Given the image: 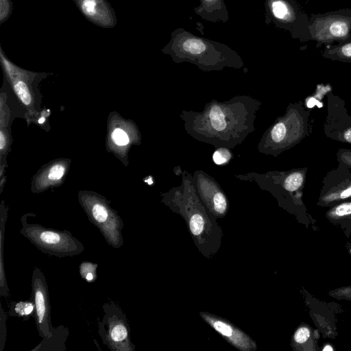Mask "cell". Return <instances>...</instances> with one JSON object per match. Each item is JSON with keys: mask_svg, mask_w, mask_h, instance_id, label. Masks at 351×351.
I'll return each instance as SVG.
<instances>
[{"mask_svg": "<svg viewBox=\"0 0 351 351\" xmlns=\"http://www.w3.org/2000/svg\"><path fill=\"white\" fill-rule=\"evenodd\" d=\"M98 264L90 261H83L79 267L81 277L86 282L92 283L97 279Z\"/></svg>", "mask_w": 351, "mask_h": 351, "instance_id": "44dd1931", "label": "cell"}, {"mask_svg": "<svg viewBox=\"0 0 351 351\" xmlns=\"http://www.w3.org/2000/svg\"><path fill=\"white\" fill-rule=\"evenodd\" d=\"M69 335V328L63 325L53 328L51 335L43 338V340L31 351H65Z\"/></svg>", "mask_w": 351, "mask_h": 351, "instance_id": "e0dca14e", "label": "cell"}, {"mask_svg": "<svg viewBox=\"0 0 351 351\" xmlns=\"http://www.w3.org/2000/svg\"><path fill=\"white\" fill-rule=\"evenodd\" d=\"M32 298L35 304V322L40 337L51 335V304L47 282L44 274L36 267L32 276Z\"/></svg>", "mask_w": 351, "mask_h": 351, "instance_id": "30bf717a", "label": "cell"}, {"mask_svg": "<svg viewBox=\"0 0 351 351\" xmlns=\"http://www.w3.org/2000/svg\"><path fill=\"white\" fill-rule=\"evenodd\" d=\"M161 51L176 63H191L205 72L244 67L243 58L227 45L193 34L182 27L171 33L169 41Z\"/></svg>", "mask_w": 351, "mask_h": 351, "instance_id": "7a4b0ae2", "label": "cell"}, {"mask_svg": "<svg viewBox=\"0 0 351 351\" xmlns=\"http://www.w3.org/2000/svg\"><path fill=\"white\" fill-rule=\"evenodd\" d=\"M6 314L0 305V351H3L6 341Z\"/></svg>", "mask_w": 351, "mask_h": 351, "instance_id": "cb8c5ba5", "label": "cell"}, {"mask_svg": "<svg viewBox=\"0 0 351 351\" xmlns=\"http://www.w3.org/2000/svg\"><path fill=\"white\" fill-rule=\"evenodd\" d=\"M14 88L21 101L29 105L32 99L27 85L23 81H19L14 84Z\"/></svg>", "mask_w": 351, "mask_h": 351, "instance_id": "603a6c76", "label": "cell"}, {"mask_svg": "<svg viewBox=\"0 0 351 351\" xmlns=\"http://www.w3.org/2000/svg\"><path fill=\"white\" fill-rule=\"evenodd\" d=\"M90 221L95 225L111 247L119 249L123 245V222L117 213L106 204L95 199L84 204Z\"/></svg>", "mask_w": 351, "mask_h": 351, "instance_id": "52a82bcc", "label": "cell"}, {"mask_svg": "<svg viewBox=\"0 0 351 351\" xmlns=\"http://www.w3.org/2000/svg\"><path fill=\"white\" fill-rule=\"evenodd\" d=\"M0 145H1V149H3L5 145V137L3 136V134L2 132H1V134H0Z\"/></svg>", "mask_w": 351, "mask_h": 351, "instance_id": "f546056e", "label": "cell"}, {"mask_svg": "<svg viewBox=\"0 0 351 351\" xmlns=\"http://www.w3.org/2000/svg\"><path fill=\"white\" fill-rule=\"evenodd\" d=\"M310 111L302 101L290 103L282 116L264 132L257 149L260 153L278 157L299 144L313 132Z\"/></svg>", "mask_w": 351, "mask_h": 351, "instance_id": "3957f363", "label": "cell"}, {"mask_svg": "<svg viewBox=\"0 0 351 351\" xmlns=\"http://www.w3.org/2000/svg\"><path fill=\"white\" fill-rule=\"evenodd\" d=\"M196 192L208 212L217 217H223L228 210V199L219 183L202 170L192 176Z\"/></svg>", "mask_w": 351, "mask_h": 351, "instance_id": "9c48e42d", "label": "cell"}, {"mask_svg": "<svg viewBox=\"0 0 351 351\" xmlns=\"http://www.w3.org/2000/svg\"><path fill=\"white\" fill-rule=\"evenodd\" d=\"M351 197V167L338 162L329 171L322 181L319 202L330 204Z\"/></svg>", "mask_w": 351, "mask_h": 351, "instance_id": "7c38bea8", "label": "cell"}, {"mask_svg": "<svg viewBox=\"0 0 351 351\" xmlns=\"http://www.w3.org/2000/svg\"><path fill=\"white\" fill-rule=\"evenodd\" d=\"M33 214L21 218L20 233L41 252L59 258L73 256L84 251L83 244L66 230H60L28 222Z\"/></svg>", "mask_w": 351, "mask_h": 351, "instance_id": "277c9868", "label": "cell"}, {"mask_svg": "<svg viewBox=\"0 0 351 351\" xmlns=\"http://www.w3.org/2000/svg\"><path fill=\"white\" fill-rule=\"evenodd\" d=\"M265 23L291 30L298 20V12L291 0H265Z\"/></svg>", "mask_w": 351, "mask_h": 351, "instance_id": "5bb4252c", "label": "cell"}, {"mask_svg": "<svg viewBox=\"0 0 351 351\" xmlns=\"http://www.w3.org/2000/svg\"><path fill=\"white\" fill-rule=\"evenodd\" d=\"M11 11L10 0H0V21L3 23L9 16Z\"/></svg>", "mask_w": 351, "mask_h": 351, "instance_id": "4316f807", "label": "cell"}, {"mask_svg": "<svg viewBox=\"0 0 351 351\" xmlns=\"http://www.w3.org/2000/svg\"><path fill=\"white\" fill-rule=\"evenodd\" d=\"M7 213L5 210H1L0 218V295L2 297L8 298L10 295L9 288L7 283L5 265H4V239Z\"/></svg>", "mask_w": 351, "mask_h": 351, "instance_id": "ac0fdd59", "label": "cell"}, {"mask_svg": "<svg viewBox=\"0 0 351 351\" xmlns=\"http://www.w3.org/2000/svg\"><path fill=\"white\" fill-rule=\"evenodd\" d=\"M104 315L98 325L103 343L112 351H134L130 328L123 311L113 302L103 305Z\"/></svg>", "mask_w": 351, "mask_h": 351, "instance_id": "8992f818", "label": "cell"}, {"mask_svg": "<svg viewBox=\"0 0 351 351\" xmlns=\"http://www.w3.org/2000/svg\"><path fill=\"white\" fill-rule=\"evenodd\" d=\"M182 176L180 186L173 187L164 194L166 204L179 210L186 217L191 234L200 237L209 222L207 209L200 200L193 183V174L177 167Z\"/></svg>", "mask_w": 351, "mask_h": 351, "instance_id": "5b68a950", "label": "cell"}, {"mask_svg": "<svg viewBox=\"0 0 351 351\" xmlns=\"http://www.w3.org/2000/svg\"><path fill=\"white\" fill-rule=\"evenodd\" d=\"M323 129L327 138L351 144V115L346 101L332 91L327 95V114Z\"/></svg>", "mask_w": 351, "mask_h": 351, "instance_id": "ba28073f", "label": "cell"}, {"mask_svg": "<svg viewBox=\"0 0 351 351\" xmlns=\"http://www.w3.org/2000/svg\"><path fill=\"white\" fill-rule=\"evenodd\" d=\"M233 156L231 149L220 147L215 149L213 154V160L216 165H222L228 163Z\"/></svg>", "mask_w": 351, "mask_h": 351, "instance_id": "7402d4cb", "label": "cell"}, {"mask_svg": "<svg viewBox=\"0 0 351 351\" xmlns=\"http://www.w3.org/2000/svg\"><path fill=\"white\" fill-rule=\"evenodd\" d=\"M45 121V119L44 117H41L39 120H38V123H44V121Z\"/></svg>", "mask_w": 351, "mask_h": 351, "instance_id": "1f68e13d", "label": "cell"}, {"mask_svg": "<svg viewBox=\"0 0 351 351\" xmlns=\"http://www.w3.org/2000/svg\"><path fill=\"white\" fill-rule=\"evenodd\" d=\"M323 56L332 60L351 62V41L325 51Z\"/></svg>", "mask_w": 351, "mask_h": 351, "instance_id": "ffe728a7", "label": "cell"}, {"mask_svg": "<svg viewBox=\"0 0 351 351\" xmlns=\"http://www.w3.org/2000/svg\"><path fill=\"white\" fill-rule=\"evenodd\" d=\"M113 141L118 145H125L128 143L129 138L127 134L121 129H115L112 134Z\"/></svg>", "mask_w": 351, "mask_h": 351, "instance_id": "484cf974", "label": "cell"}, {"mask_svg": "<svg viewBox=\"0 0 351 351\" xmlns=\"http://www.w3.org/2000/svg\"><path fill=\"white\" fill-rule=\"evenodd\" d=\"M35 313V304L32 299L13 303L10 308L9 315L13 317H22L27 320Z\"/></svg>", "mask_w": 351, "mask_h": 351, "instance_id": "d6986e66", "label": "cell"}, {"mask_svg": "<svg viewBox=\"0 0 351 351\" xmlns=\"http://www.w3.org/2000/svg\"><path fill=\"white\" fill-rule=\"evenodd\" d=\"M261 101L250 95H237L225 101L213 99L200 112L182 110L184 128L194 139L231 149L255 130Z\"/></svg>", "mask_w": 351, "mask_h": 351, "instance_id": "6da1fadb", "label": "cell"}, {"mask_svg": "<svg viewBox=\"0 0 351 351\" xmlns=\"http://www.w3.org/2000/svg\"><path fill=\"white\" fill-rule=\"evenodd\" d=\"M82 13L92 23L102 27H112L116 19L106 0H75Z\"/></svg>", "mask_w": 351, "mask_h": 351, "instance_id": "9a60e30c", "label": "cell"}, {"mask_svg": "<svg viewBox=\"0 0 351 351\" xmlns=\"http://www.w3.org/2000/svg\"><path fill=\"white\" fill-rule=\"evenodd\" d=\"M324 351L332 350V348L330 346H326L323 349Z\"/></svg>", "mask_w": 351, "mask_h": 351, "instance_id": "4dcf8cb0", "label": "cell"}, {"mask_svg": "<svg viewBox=\"0 0 351 351\" xmlns=\"http://www.w3.org/2000/svg\"><path fill=\"white\" fill-rule=\"evenodd\" d=\"M309 30L313 38L319 43L346 40L350 37L351 18L337 14L319 16L315 18Z\"/></svg>", "mask_w": 351, "mask_h": 351, "instance_id": "8fae6325", "label": "cell"}, {"mask_svg": "<svg viewBox=\"0 0 351 351\" xmlns=\"http://www.w3.org/2000/svg\"><path fill=\"white\" fill-rule=\"evenodd\" d=\"M195 13L203 20L210 23H226L229 14L224 0H199L194 8Z\"/></svg>", "mask_w": 351, "mask_h": 351, "instance_id": "2e32d148", "label": "cell"}, {"mask_svg": "<svg viewBox=\"0 0 351 351\" xmlns=\"http://www.w3.org/2000/svg\"><path fill=\"white\" fill-rule=\"evenodd\" d=\"M309 336L310 331L307 328H300L294 335V340L298 343H302L307 341Z\"/></svg>", "mask_w": 351, "mask_h": 351, "instance_id": "83f0119b", "label": "cell"}, {"mask_svg": "<svg viewBox=\"0 0 351 351\" xmlns=\"http://www.w3.org/2000/svg\"><path fill=\"white\" fill-rule=\"evenodd\" d=\"M64 172V167L60 165H54L51 168L49 173V178L51 180H58L62 178Z\"/></svg>", "mask_w": 351, "mask_h": 351, "instance_id": "f1b7e54d", "label": "cell"}, {"mask_svg": "<svg viewBox=\"0 0 351 351\" xmlns=\"http://www.w3.org/2000/svg\"><path fill=\"white\" fill-rule=\"evenodd\" d=\"M201 317L232 346L241 351L256 350V342L240 328L228 321L208 313L200 312Z\"/></svg>", "mask_w": 351, "mask_h": 351, "instance_id": "4fadbf2b", "label": "cell"}, {"mask_svg": "<svg viewBox=\"0 0 351 351\" xmlns=\"http://www.w3.org/2000/svg\"><path fill=\"white\" fill-rule=\"evenodd\" d=\"M338 162L351 167V149L340 148L336 153Z\"/></svg>", "mask_w": 351, "mask_h": 351, "instance_id": "d4e9b609", "label": "cell"}]
</instances>
